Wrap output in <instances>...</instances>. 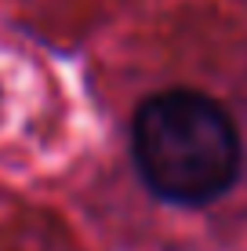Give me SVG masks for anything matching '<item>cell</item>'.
<instances>
[{
    "label": "cell",
    "instance_id": "1",
    "mask_svg": "<svg viewBox=\"0 0 247 251\" xmlns=\"http://www.w3.org/2000/svg\"><path fill=\"white\" fill-rule=\"evenodd\" d=\"M131 157L153 197L178 207H207L236 186L244 146L218 99L171 88L135 109Z\"/></svg>",
    "mask_w": 247,
    "mask_h": 251
}]
</instances>
